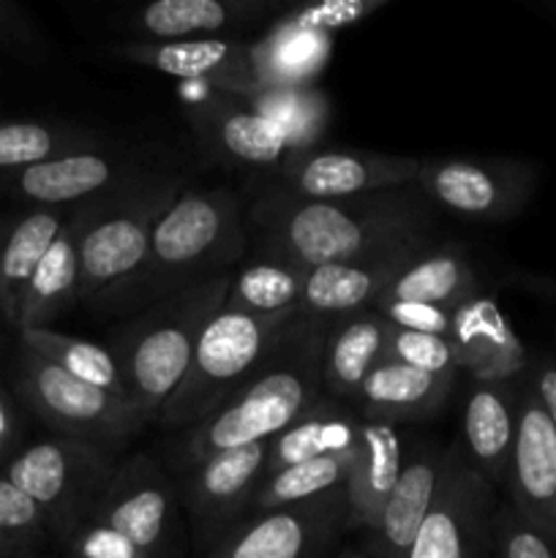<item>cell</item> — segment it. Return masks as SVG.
Instances as JSON below:
<instances>
[{
	"mask_svg": "<svg viewBox=\"0 0 556 558\" xmlns=\"http://www.w3.org/2000/svg\"><path fill=\"white\" fill-rule=\"evenodd\" d=\"M47 537L38 507L0 474V558H38Z\"/></svg>",
	"mask_w": 556,
	"mask_h": 558,
	"instance_id": "cell-37",
	"label": "cell"
},
{
	"mask_svg": "<svg viewBox=\"0 0 556 558\" xmlns=\"http://www.w3.org/2000/svg\"><path fill=\"white\" fill-rule=\"evenodd\" d=\"M118 463V456L87 441L49 436L16 452L3 477L38 507L49 537L63 548L93 515Z\"/></svg>",
	"mask_w": 556,
	"mask_h": 558,
	"instance_id": "cell-7",
	"label": "cell"
},
{
	"mask_svg": "<svg viewBox=\"0 0 556 558\" xmlns=\"http://www.w3.org/2000/svg\"><path fill=\"white\" fill-rule=\"evenodd\" d=\"M90 518L129 539L147 558L178 556V490L153 458L120 461Z\"/></svg>",
	"mask_w": 556,
	"mask_h": 558,
	"instance_id": "cell-10",
	"label": "cell"
},
{
	"mask_svg": "<svg viewBox=\"0 0 556 558\" xmlns=\"http://www.w3.org/2000/svg\"><path fill=\"white\" fill-rule=\"evenodd\" d=\"M114 54L131 65L161 71L167 76L205 85L207 90L227 93V96L251 98L259 96L251 49L245 41L229 38H185V41H129L118 44Z\"/></svg>",
	"mask_w": 556,
	"mask_h": 558,
	"instance_id": "cell-16",
	"label": "cell"
},
{
	"mask_svg": "<svg viewBox=\"0 0 556 558\" xmlns=\"http://www.w3.org/2000/svg\"><path fill=\"white\" fill-rule=\"evenodd\" d=\"M273 0H158L123 22L140 41H185L238 31L276 14Z\"/></svg>",
	"mask_w": 556,
	"mask_h": 558,
	"instance_id": "cell-22",
	"label": "cell"
},
{
	"mask_svg": "<svg viewBox=\"0 0 556 558\" xmlns=\"http://www.w3.org/2000/svg\"><path fill=\"white\" fill-rule=\"evenodd\" d=\"M333 322L294 314L259 368L251 371L205 423L185 434L174 450V463L185 472L218 452L270 441L303 417L325 396L322 354Z\"/></svg>",
	"mask_w": 556,
	"mask_h": 558,
	"instance_id": "cell-2",
	"label": "cell"
},
{
	"mask_svg": "<svg viewBox=\"0 0 556 558\" xmlns=\"http://www.w3.org/2000/svg\"><path fill=\"white\" fill-rule=\"evenodd\" d=\"M452 385L456 379L425 374L385 357L360 387L352 409L363 412L368 420H382L390 425L398 420L434 417L450 398Z\"/></svg>",
	"mask_w": 556,
	"mask_h": 558,
	"instance_id": "cell-26",
	"label": "cell"
},
{
	"mask_svg": "<svg viewBox=\"0 0 556 558\" xmlns=\"http://www.w3.org/2000/svg\"><path fill=\"white\" fill-rule=\"evenodd\" d=\"M387 0H319V3L298 5L287 14L276 16L270 27L294 33H327L333 36L343 27H354L368 20L379 9H385Z\"/></svg>",
	"mask_w": 556,
	"mask_h": 558,
	"instance_id": "cell-38",
	"label": "cell"
},
{
	"mask_svg": "<svg viewBox=\"0 0 556 558\" xmlns=\"http://www.w3.org/2000/svg\"><path fill=\"white\" fill-rule=\"evenodd\" d=\"M145 178L131 153L76 150L52 161L36 163L11 174L9 191L14 199L36 207H69L98 199Z\"/></svg>",
	"mask_w": 556,
	"mask_h": 558,
	"instance_id": "cell-17",
	"label": "cell"
},
{
	"mask_svg": "<svg viewBox=\"0 0 556 558\" xmlns=\"http://www.w3.org/2000/svg\"><path fill=\"white\" fill-rule=\"evenodd\" d=\"M16 392L55 434L87 441L109 456H120L145 428L120 398L74 379L25 347L16 354Z\"/></svg>",
	"mask_w": 556,
	"mask_h": 558,
	"instance_id": "cell-8",
	"label": "cell"
},
{
	"mask_svg": "<svg viewBox=\"0 0 556 558\" xmlns=\"http://www.w3.org/2000/svg\"><path fill=\"white\" fill-rule=\"evenodd\" d=\"M69 216L65 207H33L20 216L0 213V314L9 325H14L22 292Z\"/></svg>",
	"mask_w": 556,
	"mask_h": 558,
	"instance_id": "cell-27",
	"label": "cell"
},
{
	"mask_svg": "<svg viewBox=\"0 0 556 558\" xmlns=\"http://www.w3.org/2000/svg\"><path fill=\"white\" fill-rule=\"evenodd\" d=\"M333 36L327 33H294L270 27L259 41L249 44L251 65L259 87L314 85L330 58Z\"/></svg>",
	"mask_w": 556,
	"mask_h": 558,
	"instance_id": "cell-31",
	"label": "cell"
},
{
	"mask_svg": "<svg viewBox=\"0 0 556 558\" xmlns=\"http://www.w3.org/2000/svg\"><path fill=\"white\" fill-rule=\"evenodd\" d=\"M447 456L450 447H423L409 461H403L401 477L376 521L374 550L376 558H407L418 537L420 526L428 518L436 496H439L442 480H445Z\"/></svg>",
	"mask_w": 556,
	"mask_h": 558,
	"instance_id": "cell-23",
	"label": "cell"
},
{
	"mask_svg": "<svg viewBox=\"0 0 556 558\" xmlns=\"http://www.w3.org/2000/svg\"><path fill=\"white\" fill-rule=\"evenodd\" d=\"M450 341L461 371L474 385H521L529 376V354L521 338L505 319L499 305L485 294H474L452 308Z\"/></svg>",
	"mask_w": 556,
	"mask_h": 558,
	"instance_id": "cell-20",
	"label": "cell"
},
{
	"mask_svg": "<svg viewBox=\"0 0 556 558\" xmlns=\"http://www.w3.org/2000/svg\"><path fill=\"white\" fill-rule=\"evenodd\" d=\"M80 223L71 207L63 232L49 245L22 292L14 316L16 330H44L52 325L71 305L80 303Z\"/></svg>",
	"mask_w": 556,
	"mask_h": 558,
	"instance_id": "cell-28",
	"label": "cell"
},
{
	"mask_svg": "<svg viewBox=\"0 0 556 558\" xmlns=\"http://www.w3.org/2000/svg\"><path fill=\"white\" fill-rule=\"evenodd\" d=\"M392 325L374 308L333 322L322 354L325 396L352 407L371 371L387 357Z\"/></svg>",
	"mask_w": 556,
	"mask_h": 558,
	"instance_id": "cell-25",
	"label": "cell"
},
{
	"mask_svg": "<svg viewBox=\"0 0 556 558\" xmlns=\"http://www.w3.org/2000/svg\"><path fill=\"white\" fill-rule=\"evenodd\" d=\"M420 161L396 153L311 150L292 153L278 167L276 185L300 199H349L414 185Z\"/></svg>",
	"mask_w": 556,
	"mask_h": 558,
	"instance_id": "cell-13",
	"label": "cell"
},
{
	"mask_svg": "<svg viewBox=\"0 0 556 558\" xmlns=\"http://www.w3.org/2000/svg\"><path fill=\"white\" fill-rule=\"evenodd\" d=\"M185 118L207 156L227 167L270 169L276 174L278 167L292 156L281 129L243 98L207 90V96L185 107Z\"/></svg>",
	"mask_w": 556,
	"mask_h": 558,
	"instance_id": "cell-15",
	"label": "cell"
},
{
	"mask_svg": "<svg viewBox=\"0 0 556 558\" xmlns=\"http://www.w3.org/2000/svg\"><path fill=\"white\" fill-rule=\"evenodd\" d=\"M63 554L65 558H147L129 539L93 518L76 529L74 537L63 545Z\"/></svg>",
	"mask_w": 556,
	"mask_h": 558,
	"instance_id": "cell-43",
	"label": "cell"
},
{
	"mask_svg": "<svg viewBox=\"0 0 556 558\" xmlns=\"http://www.w3.org/2000/svg\"><path fill=\"white\" fill-rule=\"evenodd\" d=\"M305 267L292 262L276 259V256H256L251 265L232 270L229 292L223 305L245 314H283L298 311L303 298Z\"/></svg>",
	"mask_w": 556,
	"mask_h": 558,
	"instance_id": "cell-32",
	"label": "cell"
},
{
	"mask_svg": "<svg viewBox=\"0 0 556 558\" xmlns=\"http://www.w3.org/2000/svg\"><path fill=\"white\" fill-rule=\"evenodd\" d=\"M229 281L232 270L180 289L114 332L109 352L123 376L131 412L142 425L158 417L183 381L202 330L223 308Z\"/></svg>",
	"mask_w": 556,
	"mask_h": 558,
	"instance_id": "cell-4",
	"label": "cell"
},
{
	"mask_svg": "<svg viewBox=\"0 0 556 558\" xmlns=\"http://www.w3.org/2000/svg\"><path fill=\"white\" fill-rule=\"evenodd\" d=\"M0 52L33 69L47 65L52 54L47 33L33 20L31 11L14 0H0Z\"/></svg>",
	"mask_w": 556,
	"mask_h": 558,
	"instance_id": "cell-40",
	"label": "cell"
},
{
	"mask_svg": "<svg viewBox=\"0 0 556 558\" xmlns=\"http://www.w3.org/2000/svg\"><path fill=\"white\" fill-rule=\"evenodd\" d=\"M478 292V272L467 254L458 245L431 243L407 262L379 300H407L452 311Z\"/></svg>",
	"mask_w": 556,
	"mask_h": 558,
	"instance_id": "cell-30",
	"label": "cell"
},
{
	"mask_svg": "<svg viewBox=\"0 0 556 558\" xmlns=\"http://www.w3.org/2000/svg\"><path fill=\"white\" fill-rule=\"evenodd\" d=\"M338 558H368V556H363V554H352V550H349V554H341Z\"/></svg>",
	"mask_w": 556,
	"mask_h": 558,
	"instance_id": "cell-47",
	"label": "cell"
},
{
	"mask_svg": "<svg viewBox=\"0 0 556 558\" xmlns=\"http://www.w3.org/2000/svg\"><path fill=\"white\" fill-rule=\"evenodd\" d=\"M245 229L259 256L311 270L431 240L434 205L418 183L349 199H300L273 185L254 196Z\"/></svg>",
	"mask_w": 556,
	"mask_h": 558,
	"instance_id": "cell-1",
	"label": "cell"
},
{
	"mask_svg": "<svg viewBox=\"0 0 556 558\" xmlns=\"http://www.w3.org/2000/svg\"><path fill=\"white\" fill-rule=\"evenodd\" d=\"M185 189V174H145L125 189L74 207L80 223V303L90 305L142 265L153 229Z\"/></svg>",
	"mask_w": 556,
	"mask_h": 558,
	"instance_id": "cell-5",
	"label": "cell"
},
{
	"mask_svg": "<svg viewBox=\"0 0 556 558\" xmlns=\"http://www.w3.org/2000/svg\"><path fill=\"white\" fill-rule=\"evenodd\" d=\"M403 469L401 439L382 420H363L347 480V529L374 532Z\"/></svg>",
	"mask_w": 556,
	"mask_h": 558,
	"instance_id": "cell-24",
	"label": "cell"
},
{
	"mask_svg": "<svg viewBox=\"0 0 556 558\" xmlns=\"http://www.w3.org/2000/svg\"><path fill=\"white\" fill-rule=\"evenodd\" d=\"M387 357L409 365V368L425 371L434 376L456 379L461 374V360L450 338L428 336V332H412L392 327L390 343H387Z\"/></svg>",
	"mask_w": 556,
	"mask_h": 558,
	"instance_id": "cell-39",
	"label": "cell"
},
{
	"mask_svg": "<svg viewBox=\"0 0 556 558\" xmlns=\"http://www.w3.org/2000/svg\"><path fill=\"white\" fill-rule=\"evenodd\" d=\"M527 385H529V390L534 392V398L540 401L543 412L548 414L551 425L556 428V363L543 360L540 365L529 368Z\"/></svg>",
	"mask_w": 556,
	"mask_h": 558,
	"instance_id": "cell-44",
	"label": "cell"
},
{
	"mask_svg": "<svg viewBox=\"0 0 556 558\" xmlns=\"http://www.w3.org/2000/svg\"><path fill=\"white\" fill-rule=\"evenodd\" d=\"M537 172L512 158H428L418 189L434 207L467 221H510L532 199Z\"/></svg>",
	"mask_w": 556,
	"mask_h": 558,
	"instance_id": "cell-9",
	"label": "cell"
},
{
	"mask_svg": "<svg viewBox=\"0 0 556 558\" xmlns=\"http://www.w3.org/2000/svg\"><path fill=\"white\" fill-rule=\"evenodd\" d=\"M532 289H537V292H545L548 298H556V281H534Z\"/></svg>",
	"mask_w": 556,
	"mask_h": 558,
	"instance_id": "cell-46",
	"label": "cell"
},
{
	"mask_svg": "<svg viewBox=\"0 0 556 558\" xmlns=\"http://www.w3.org/2000/svg\"><path fill=\"white\" fill-rule=\"evenodd\" d=\"M521 385H474L463 403L461 452L491 485H505L521 412Z\"/></svg>",
	"mask_w": 556,
	"mask_h": 558,
	"instance_id": "cell-21",
	"label": "cell"
},
{
	"mask_svg": "<svg viewBox=\"0 0 556 558\" xmlns=\"http://www.w3.org/2000/svg\"><path fill=\"white\" fill-rule=\"evenodd\" d=\"M491 558H556V539L532 526L510 505L496 507L491 523Z\"/></svg>",
	"mask_w": 556,
	"mask_h": 558,
	"instance_id": "cell-41",
	"label": "cell"
},
{
	"mask_svg": "<svg viewBox=\"0 0 556 558\" xmlns=\"http://www.w3.org/2000/svg\"><path fill=\"white\" fill-rule=\"evenodd\" d=\"M249 104L281 129L292 153L319 145L330 120V101L316 85L265 87Z\"/></svg>",
	"mask_w": 556,
	"mask_h": 558,
	"instance_id": "cell-36",
	"label": "cell"
},
{
	"mask_svg": "<svg viewBox=\"0 0 556 558\" xmlns=\"http://www.w3.org/2000/svg\"><path fill=\"white\" fill-rule=\"evenodd\" d=\"M294 314L298 311L245 314L223 305L202 330L183 381L158 412V425L164 430H191L205 423L232 396L234 387L259 368Z\"/></svg>",
	"mask_w": 556,
	"mask_h": 558,
	"instance_id": "cell-6",
	"label": "cell"
},
{
	"mask_svg": "<svg viewBox=\"0 0 556 558\" xmlns=\"http://www.w3.org/2000/svg\"><path fill=\"white\" fill-rule=\"evenodd\" d=\"M434 240H423L365 259L311 267L298 314L311 319H343L371 311L387 292L392 278L407 267V262H412Z\"/></svg>",
	"mask_w": 556,
	"mask_h": 558,
	"instance_id": "cell-19",
	"label": "cell"
},
{
	"mask_svg": "<svg viewBox=\"0 0 556 558\" xmlns=\"http://www.w3.org/2000/svg\"><path fill=\"white\" fill-rule=\"evenodd\" d=\"M360 423L363 420L349 403L322 396L303 417H298L289 428L273 436L265 477L294 466V463L311 461V458L352 456L354 445H358Z\"/></svg>",
	"mask_w": 556,
	"mask_h": 558,
	"instance_id": "cell-29",
	"label": "cell"
},
{
	"mask_svg": "<svg viewBox=\"0 0 556 558\" xmlns=\"http://www.w3.org/2000/svg\"><path fill=\"white\" fill-rule=\"evenodd\" d=\"M0 74H3V69H0Z\"/></svg>",
	"mask_w": 556,
	"mask_h": 558,
	"instance_id": "cell-48",
	"label": "cell"
},
{
	"mask_svg": "<svg viewBox=\"0 0 556 558\" xmlns=\"http://www.w3.org/2000/svg\"><path fill=\"white\" fill-rule=\"evenodd\" d=\"M505 485L512 510L556 539V428L527 381Z\"/></svg>",
	"mask_w": 556,
	"mask_h": 558,
	"instance_id": "cell-18",
	"label": "cell"
},
{
	"mask_svg": "<svg viewBox=\"0 0 556 558\" xmlns=\"http://www.w3.org/2000/svg\"><path fill=\"white\" fill-rule=\"evenodd\" d=\"M20 347L31 349L38 357L49 360V363L58 365L60 371H65L74 379L120 398L129 407L123 376H120V368L114 363L109 347L65 336V332L52 330V327H44V330H20Z\"/></svg>",
	"mask_w": 556,
	"mask_h": 558,
	"instance_id": "cell-33",
	"label": "cell"
},
{
	"mask_svg": "<svg viewBox=\"0 0 556 558\" xmlns=\"http://www.w3.org/2000/svg\"><path fill=\"white\" fill-rule=\"evenodd\" d=\"M93 147H101V136L87 129L38 123V120L0 123V174L11 178L36 163L76 150H93Z\"/></svg>",
	"mask_w": 556,
	"mask_h": 558,
	"instance_id": "cell-34",
	"label": "cell"
},
{
	"mask_svg": "<svg viewBox=\"0 0 556 558\" xmlns=\"http://www.w3.org/2000/svg\"><path fill=\"white\" fill-rule=\"evenodd\" d=\"M267 452L270 441H254L185 469L180 480V499L194 521L200 543L216 545L229 532L234 518L251 510V501L265 480Z\"/></svg>",
	"mask_w": 556,
	"mask_h": 558,
	"instance_id": "cell-14",
	"label": "cell"
},
{
	"mask_svg": "<svg viewBox=\"0 0 556 558\" xmlns=\"http://www.w3.org/2000/svg\"><path fill=\"white\" fill-rule=\"evenodd\" d=\"M249 229L232 189H185L156 223L142 265L93 300L98 311H145L185 287L232 270Z\"/></svg>",
	"mask_w": 556,
	"mask_h": 558,
	"instance_id": "cell-3",
	"label": "cell"
},
{
	"mask_svg": "<svg viewBox=\"0 0 556 558\" xmlns=\"http://www.w3.org/2000/svg\"><path fill=\"white\" fill-rule=\"evenodd\" d=\"M347 529V490L259 512L229 529L207 558H322Z\"/></svg>",
	"mask_w": 556,
	"mask_h": 558,
	"instance_id": "cell-12",
	"label": "cell"
},
{
	"mask_svg": "<svg viewBox=\"0 0 556 558\" xmlns=\"http://www.w3.org/2000/svg\"><path fill=\"white\" fill-rule=\"evenodd\" d=\"M16 441V414L14 407H11L9 396L0 387V458H5L11 452Z\"/></svg>",
	"mask_w": 556,
	"mask_h": 558,
	"instance_id": "cell-45",
	"label": "cell"
},
{
	"mask_svg": "<svg viewBox=\"0 0 556 558\" xmlns=\"http://www.w3.org/2000/svg\"><path fill=\"white\" fill-rule=\"evenodd\" d=\"M349 461H352V456L311 458V461L294 463V466L270 474V477L262 480L259 490L251 501V512L259 515V512H273L281 510V507L341 494V490H347Z\"/></svg>",
	"mask_w": 556,
	"mask_h": 558,
	"instance_id": "cell-35",
	"label": "cell"
},
{
	"mask_svg": "<svg viewBox=\"0 0 556 558\" xmlns=\"http://www.w3.org/2000/svg\"><path fill=\"white\" fill-rule=\"evenodd\" d=\"M379 316H385L398 330L428 332V336L450 338L452 330V311L439 308V305L407 303V300H379L374 305Z\"/></svg>",
	"mask_w": 556,
	"mask_h": 558,
	"instance_id": "cell-42",
	"label": "cell"
},
{
	"mask_svg": "<svg viewBox=\"0 0 556 558\" xmlns=\"http://www.w3.org/2000/svg\"><path fill=\"white\" fill-rule=\"evenodd\" d=\"M496 490L450 447L445 480L407 558H491Z\"/></svg>",
	"mask_w": 556,
	"mask_h": 558,
	"instance_id": "cell-11",
	"label": "cell"
}]
</instances>
